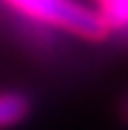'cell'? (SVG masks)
<instances>
[{"instance_id": "obj_1", "label": "cell", "mask_w": 128, "mask_h": 130, "mask_svg": "<svg viewBox=\"0 0 128 130\" xmlns=\"http://www.w3.org/2000/svg\"><path fill=\"white\" fill-rule=\"evenodd\" d=\"M5 3L28 21L59 28L85 41H103L110 33L100 10L80 3V0H5Z\"/></svg>"}, {"instance_id": "obj_2", "label": "cell", "mask_w": 128, "mask_h": 130, "mask_svg": "<svg viewBox=\"0 0 128 130\" xmlns=\"http://www.w3.org/2000/svg\"><path fill=\"white\" fill-rule=\"evenodd\" d=\"M31 112V100L23 92H0V130L13 127Z\"/></svg>"}, {"instance_id": "obj_3", "label": "cell", "mask_w": 128, "mask_h": 130, "mask_svg": "<svg viewBox=\"0 0 128 130\" xmlns=\"http://www.w3.org/2000/svg\"><path fill=\"white\" fill-rule=\"evenodd\" d=\"M103 21L108 23L110 31H123L128 28V0H113L105 8H100Z\"/></svg>"}, {"instance_id": "obj_4", "label": "cell", "mask_w": 128, "mask_h": 130, "mask_svg": "<svg viewBox=\"0 0 128 130\" xmlns=\"http://www.w3.org/2000/svg\"><path fill=\"white\" fill-rule=\"evenodd\" d=\"M95 3H97V5H95V8H97V10H100V8H105V5H108V3H113V0H95Z\"/></svg>"}]
</instances>
